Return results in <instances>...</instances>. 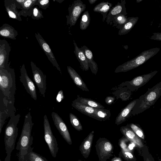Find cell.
<instances>
[{"label": "cell", "instance_id": "obj_12", "mask_svg": "<svg viewBox=\"0 0 161 161\" xmlns=\"http://www.w3.org/2000/svg\"><path fill=\"white\" fill-rule=\"evenodd\" d=\"M35 37L40 46L52 64L61 74V71L55 57L49 46L40 34L37 32L35 34Z\"/></svg>", "mask_w": 161, "mask_h": 161}, {"label": "cell", "instance_id": "obj_24", "mask_svg": "<svg viewBox=\"0 0 161 161\" xmlns=\"http://www.w3.org/2000/svg\"><path fill=\"white\" fill-rule=\"evenodd\" d=\"M73 43L75 47L74 53L79 62L81 68L84 70H88L89 67L87 59L84 52L80 48L78 47L74 40L73 41Z\"/></svg>", "mask_w": 161, "mask_h": 161}, {"label": "cell", "instance_id": "obj_35", "mask_svg": "<svg viewBox=\"0 0 161 161\" xmlns=\"http://www.w3.org/2000/svg\"><path fill=\"white\" fill-rule=\"evenodd\" d=\"M142 148V156L143 161H155L154 158L150 153L147 146L144 145Z\"/></svg>", "mask_w": 161, "mask_h": 161}, {"label": "cell", "instance_id": "obj_25", "mask_svg": "<svg viewBox=\"0 0 161 161\" xmlns=\"http://www.w3.org/2000/svg\"><path fill=\"white\" fill-rule=\"evenodd\" d=\"M112 4L107 2H103L97 5L93 8L94 12L100 13L103 16V21L106 20L107 15L112 7Z\"/></svg>", "mask_w": 161, "mask_h": 161}, {"label": "cell", "instance_id": "obj_50", "mask_svg": "<svg viewBox=\"0 0 161 161\" xmlns=\"http://www.w3.org/2000/svg\"></svg>", "mask_w": 161, "mask_h": 161}, {"label": "cell", "instance_id": "obj_43", "mask_svg": "<svg viewBox=\"0 0 161 161\" xmlns=\"http://www.w3.org/2000/svg\"><path fill=\"white\" fill-rule=\"evenodd\" d=\"M111 161H122L120 158L118 157H115L112 159Z\"/></svg>", "mask_w": 161, "mask_h": 161}, {"label": "cell", "instance_id": "obj_39", "mask_svg": "<svg viewBox=\"0 0 161 161\" xmlns=\"http://www.w3.org/2000/svg\"><path fill=\"white\" fill-rule=\"evenodd\" d=\"M129 141L125 136L119 140V144L121 148V149L126 150L129 149L126 145V142Z\"/></svg>", "mask_w": 161, "mask_h": 161}, {"label": "cell", "instance_id": "obj_18", "mask_svg": "<svg viewBox=\"0 0 161 161\" xmlns=\"http://www.w3.org/2000/svg\"><path fill=\"white\" fill-rule=\"evenodd\" d=\"M4 6L10 18L22 21L19 12L17 9V6L14 0H5Z\"/></svg>", "mask_w": 161, "mask_h": 161}, {"label": "cell", "instance_id": "obj_32", "mask_svg": "<svg viewBox=\"0 0 161 161\" xmlns=\"http://www.w3.org/2000/svg\"><path fill=\"white\" fill-rule=\"evenodd\" d=\"M69 117L70 123L73 127L78 131L82 130V125L78 118L71 113H69Z\"/></svg>", "mask_w": 161, "mask_h": 161}, {"label": "cell", "instance_id": "obj_14", "mask_svg": "<svg viewBox=\"0 0 161 161\" xmlns=\"http://www.w3.org/2000/svg\"><path fill=\"white\" fill-rule=\"evenodd\" d=\"M11 47L5 40H0V68L6 69L9 67L8 58Z\"/></svg>", "mask_w": 161, "mask_h": 161}, {"label": "cell", "instance_id": "obj_49", "mask_svg": "<svg viewBox=\"0 0 161 161\" xmlns=\"http://www.w3.org/2000/svg\"><path fill=\"white\" fill-rule=\"evenodd\" d=\"M160 161H161V160H159Z\"/></svg>", "mask_w": 161, "mask_h": 161}, {"label": "cell", "instance_id": "obj_44", "mask_svg": "<svg viewBox=\"0 0 161 161\" xmlns=\"http://www.w3.org/2000/svg\"><path fill=\"white\" fill-rule=\"evenodd\" d=\"M97 1V0H88V1L91 4L95 3Z\"/></svg>", "mask_w": 161, "mask_h": 161}, {"label": "cell", "instance_id": "obj_2", "mask_svg": "<svg viewBox=\"0 0 161 161\" xmlns=\"http://www.w3.org/2000/svg\"><path fill=\"white\" fill-rule=\"evenodd\" d=\"M34 124L30 112L25 116L21 135L16 149L19 150L18 161H28L29 154L32 148L33 137L31 132Z\"/></svg>", "mask_w": 161, "mask_h": 161}, {"label": "cell", "instance_id": "obj_15", "mask_svg": "<svg viewBox=\"0 0 161 161\" xmlns=\"http://www.w3.org/2000/svg\"><path fill=\"white\" fill-rule=\"evenodd\" d=\"M125 0H121L118 2L114 7H112L107 15L106 22L108 24H110L112 19L116 15L120 14L127 15Z\"/></svg>", "mask_w": 161, "mask_h": 161}, {"label": "cell", "instance_id": "obj_30", "mask_svg": "<svg viewBox=\"0 0 161 161\" xmlns=\"http://www.w3.org/2000/svg\"><path fill=\"white\" fill-rule=\"evenodd\" d=\"M76 100L80 103L91 107L96 108H104V107L101 104L90 99L78 97Z\"/></svg>", "mask_w": 161, "mask_h": 161}, {"label": "cell", "instance_id": "obj_27", "mask_svg": "<svg viewBox=\"0 0 161 161\" xmlns=\"http://www.w3.org/2000/svg\"><path fill=\"white\" fill-rule=\"evenodd\" d=\"M138 19L137 17L128 18L127 22L119 29L118 35H123L128 33L136 23Z\"/></svg>", "mask_w": 161, "mask_h": 161}, {"label": "cell", "instance_id": "obj_36", "mask_svg": "<svg viewBox=\"0 0 161 161\" xmlns=\"http://www.w3.org/2000/svg\"><path fill=\"white\" fill-rule=\"evenodd\" d=\"M130 127L135 133L140 138L144 139V135L142 130L138 126L134 124H130Z\"/></svg>", "mask_w": 161, "mask_h": 161}, {"label": "cell", "instance_id": "obj_17", "mask_svg": "<svg viewBox=\"0 0 161 161\" xmlns=\"http://www.w3.org/2000/svg\"><path fill=\"white\" fill-rule=\"evenodd\" d=\"M121 133L130 141L134 143L137 147L142 148L144 145L140 138L133 131L128 127L122 126L120 128Z\"/></svg>", "mask_w": 161, "mask_h": 161}, {"label": "cell", "instance_id": "obj_11", "mask_svg": "<svg viewBox=\"0 0 161 161\" xmlns=\"http://www.w3.org/2000/svg\"><path fill=\"white\" fill-rule=\"evenodd\" d=\"M52 117L54 124L64 140L70 145L72 141L68 128L61 117L57 113L53 112Z\"/></svg>", "mask_w": 161, "mask_h": 161}, {"label": "cell", "instance_id": "obj_31", "mask_svg": "<svg viewBox=\"0 0 161 161\" xmlns=\"http://www.w3.org/2000/svg\"><path fill=\"white\" fill-rule=\"evenodd\" d=\"M90 17L88 11L85 12L82 15L80 22V28L82 30H85L90 24Z\"/></svg>", "mask_w": 161, "mask_h": 161}, {"label": "cell", "instance_id": "obj_26", "mask_svg": "<svg viewBox=\"0 0 161 161\" xmlns=\"http://www.w3.org/2000/svg\"><path fill=\"white\" fill-rule=\"evenodd\" d=\"M37 0H25L21 5V10L19 12L20 16L26 17L31 16L34 6Z\"/></svg>", "mask_w": 161, "mask_h": 161}, {"label": "cell", "instance_id": "obj_7", "mask_svg": "<svg viewBox=\"0 0 161 161\" xmlns=\"http://www.w3.org/2000/svg\"><path fill=\"white\" fill-rule=\"evenodd\" d=\"M43 119L44 139L52 156L55 158L58 150V144L56 139L53 133L46 114L44 115Z\"/></svg>", "mask_w": 161, "mask_h": 161}, {"label": "cell", "instance_id": "obj_19", "mask_svg": "<svg viewBox=\"0 0 161 161\" xmlns=\"http://www.w3.org/2000/svg\"><path fill=\"white\" fill-rule=\"evenodd\" d=\"M68 72L74 83L83 91L89 92L86 84L76 71L69 66H67Z\"/></svg>", "mask_w": 161, "mask_h": 161}, {"label": "cell", "instance_id": "obj_37", "mask_svg": "<svg viewBox=\"0 0 161 161\" xmlns=\"http://www.w3.org/2000/svg\"><path fill=\"white\" fill-rule=\"evenodd\" d=\"M31 18L36 20H39L43 18L42 12L37 7H34L31 15Z\"/></svg>", "mask_w": 161, "mask_h": 161}, {"label": "cell", "instance_id": "obj_33", "mask_svg": "<svg viewBox=\"0 0 161 161\" xmlns=\"http://www.w3.org/2000/svg\"><path fill=\"white\" fill-rule=\"evenodd\" d=\"M33 149L32 147L29 153L28 161H48L44 157L34 152Z\"/></svg>", "mask_w": 161, "mask_h": 161}, {"label": "cell", "instance_id": "obj_3", "mask_svg": "<svg viewBox=\"0 0 161 161\" xmlns=\"http://www.w3.org/2000/svg\"><path fill=\"white\" fill-rule=\"evenodd\" d=\"M161 96V81L137 99L132 111L135 115L143 112L153 105Z\"/></svg>", "mask_w": 161, "mask_h": 161}, {"label": "cell", "instance_id": "obj_40", "mask_svg": "<svg viewBox=\"0 0 161 161\" xmlns=\"http://www.w3.org/2000/svg\"><path fill=\"white\" fill-rule=\"evenodd\" d=\"M150 38L152 40L157 41H161V32H154Z\"/></svg>", "mask_w": 161, "mask_h": 161}, {"label": "cell", "instance_id": "obj_42", "mask_svg": "<svg viewBox=\"0 0 161 161\" xmlns=\"http://www.w3.org/2000/svg\"><path fill=\"white\" fill-rule=\"evenodd\" d=\"M114 100V98L112 97H108L105 99V101L107 104L108 105H110L111 104Z\"/></svg>", "mask_w": 161, "mask_h": 161}, {"label": "cell", "instance_id": "obj_41", "mask_svg": "<svg viewBox=\"0 0 161 161\" xmlns=\"http://www.w3.org/2000/svg\"><path fill=\"white\" fill-rule=\"evenodd\" d=\"M64 98L63 92L62 90L58 92L56 97V101L57 102H60Z\"/></svg>", "mask_w": 161, "mask_h": 161}, {"label": "cell", "instance_id": "obj_16", "mask_svg": "<svg viewBox=\"0 0 161 161\" xmlns=\"http://www.w3.org/2000/svg\"><path fill=\"white\" fill-rule=\"evenodd\" d=\"M94 132L92 131L84 140L79 147V150L84 158H87L89 157L92 147Z\"/></svg>", "mask_w": 161, "mask_h": 161}, {"label": "cell", "instance_id": "obj_9", "mask_svg": "<svg viewBox=\"0 0 161 161\" xmlns=\"http://www.w3.org/2000/svg\"><path fill=\"white\" fill-rule=\"evenodd\" d=\"M31 65L33 80L38 87L41 94L45 97L46 89V76L33 61H31Z\"/></svg>", "mask_w": 161, "mask_h": 161}, {"label": "cell", "instance_id": "obj_5", "mask_svg": "<svg viewBox=\"0 0 161 161\" xmlns=\"http://www.w3.org/2000/svg\"><path fill=\"white\" fill-rule=\"evenodd\" d=\"M160 50L159 48L155 47L145 50L132 59L119 65L114 72H125L136 68L155 55Z\"/></svg>", "mask_w": 161, "mask_h": 161}, {"label": "cell", "instance_id": "obj_46", "mask_svg": "<svg viewBox=\"0 0 161 161\" xmlns=\"http://www.w3.org/2000/svg\"><path fill=\"white\" fill-rule=\"evenodd\" d=\"M143 0H137L136 1V2L137 3H140V2H141V1H142Z\"/></svg>", "mask_w": 161, "mask_h": 161}, {"label": "cell", "instance_id": "obj_20", "mask_svg": "<svg viewBox=\"0 0 161 161\" xmlns=\"http://www.w3.org/2000/svg\"><path fill=\"white\" fill-rule=\"evenodd\" d=\"M137 100L138 99H136L131 102L122 110L116 119L115 124L118 125L122 123L125 120L136 104Z\"/></svg>", "mask_w": 161, "mask_h": 161}, {"label": "cell", "instance_id": "obj_34", "mask_svg": "<svg viewBox=\"0 0 161 161\" xmlns=\"http://www.w3.org/2000/svg\"><path fill=\"white\" fill-rule=\"evenodd\" d=\"M121 154L124 159L127 161H136V159L131 151L129 149H121Z\"/></svg>", "mask_w": 161, "mask_h": 161}, {"label": "cell", "instance_id": "obj_1", "mask_svg": "<svg viewBox=\"0 0 161 161\" xmlns=\"http://www.w3.org/2000/svg\"><path fill=\"white\" fill-rule=\"evenodd\" d=\"M16 90L14 69L0 68V134L6 119L15 115Z\"/></svg>", "mask_w": 161, "mask_h": 161}, {"label": "cell", "instance_id": "obj_6", "mask_svg": "<svg viewBox=\"0 0 161 161\" xmlns=\"http://www.w3.org/2000/svg\"><path fill=\"white\" fill-rule=\"evenodd\" d=\"M99 161H107L113 156L114 147L110 142L105 138H100L95 145Z\"/></svg>", "mask_w": 161, "mask_h": 161}, {"label": "cell", "instance_id": "obj_29", "mask_svg": "<svg viewBox=\"0 0 161 161\" xmlns=\"http://www.w3.org/2000/svg\"><path fill=\"white\" fill-rule=\"evenodd\" d=\"M127 15L118 14L112 19L110 25H113V26H115L119 29L127 22Z\"/></svg>", "mask_w": 161, "mask_h": 161}, {"label": "cell", "instance_id": "obj_45", "mask_svg": "<svg viewBox=\"0 0 161 161\" xmlns=\"http://www.w3.org/2000/svg\"><path fill=\"white\" fill-rule=\"evenodd\" d=\"M55 1H57V2H58V3H61L64 0H56Z\"/></svg>", "mask_w": 161, "mask_h": 161}, {"label": "cell", "instance_id": "obj_28", "mask_svg": "<svg viewBox=\"0 0 161 161\" xmlns=\"http://www.w3.org/2000/svg\"><path fill=\"white\" fill-rule=\"evenodd\" d=\"M110 111L108 109L96 108L92 118L99 121H105L108 119L110 116Z\"/></svg>", "mask_w": 161, "mask_h": 161}, {"label": "cell", "instance_id": "obj_38", "mask_svg": "<svg viewBox=\"0 0 161 161\" xmlns=\"http://www.w3.org/2000/svg\"><path fill=\"white\" fill-rule=\"evenodd\" d=\"M49 3V0H37L36 5H37L39 8L45 10L48 7Z\"/></svg>", "mask_w": 161, "mask_h": 161}, {"label": "cell", "instance_id": "obj_4", "mask_svg": "<svg viewBox=\"0 0 161 161\" xmlns=\"http://www.w3.org/2000/svg\"><path fill=\"white\" fill-rule=\"evenodd\" d=\"M20 115L18 114L12 116L7 125L4 134L5 149L7 155L4 161H10L11 153L14 149L15 142L18 134L17 125L19 120Z\"/></svg>", "mask_w": 161, "mask_h": 161}, {"label": "cell", "instance_id": "obj_47", "mask_svg": "<svg viewBox=\"0 0 161 161\" xmlns=\"http://www.w3.org/2000/svg\"><path fill=\"white\" fill-rule=\"evenodd\" d=\"M83 161V160H79L77 161Z\"/></svg>", "mask_w": 161, "mask_h": 161}, {"label": "cell", "instance_id": "obj_48", "mask_svg": "<svg viewBox=\"0 0 161 161\" xmlns=\"http://www.w3.org/2000/svg\"><path fill=\"white\" fill-rule=\"evenodd\" d=\"M0 161H2L1 160V159H0Z\"/></svg>", "mask_w": 161, "mask_h": 161}, {"label": "cell", "instance_id": "obj_23", "mask_svg": "<svg viewBox=\"0 0 161 161\" xmlns=\"http://www.w3.org/2000/svg\"><path fill=\"white\" fill-rule=\"evenodd\" d=\"M72 106L81 113L91 118L94 114L96 109V108L89 107L80 103L76 99L73 101Z\"/></svg>", "mask_w": 161, "mask_h": 161}, {"label": "cell", "instance_id": "obj_13", "mask_svg": "<svg viewBox=\"0 0 161 161\" xmlns=\"http://www.w3.org/2000/svg\"><path fill=\"white\" fill-rule=\"evenodd\" d=\"M158 72V71L155 70L147 74L136 76L128 82V87L132 91L137 90L148 82Z\"/></svg>", "mask_w": 161, "mask_h": 161}, {"label": "cell", "instance_id": "obj_21", "mask_svg": "<svg viewBox=\"0 0 161 161\" xmlns=\"http://www.w3.org/2000/svg\"><path fill=\"white\" fill-rule=\"evenodd\" d=\"M80 48L83 51L87 59L89 67L92 72L96 75L98 70L97 65L93 60V57L92 52L85 45L81 47Z\"/></svg>", "mask_w": 161, "mask_h": 161}, {"label": "cell", "instance_id": "obj_8", "mask_svg": "<svg viewBox=\"0 0 161 161\" xmlns=\"http://www.w3.org/2000/svg\"><path fill=\"white\" fill-rule=\"evenodd\" d=\"M86 8V4L80 0L74 1L68 8L69 14L66 16L67 25L70 27L75 25L81 13Z\"/></svg>", "mask_w": 161, "mask_h": 161}, {"label": "cell", "instance_id": "obj_10", "mask_svg": "<svg viewBox=\"0 0 161 161\" xmlns=\"http://www.w3.org/2000/svg\"><path fill=\"white\" fill-rule=\"evenodd\" d=\"M20 80L22 83L26 92L34 100H36L37 96L35 85L29 76L25 66L23 64L20 68Z\"/></svg>", "mask_w": 161, "mask_h": 161}, {"label": "cell", "instance_id": "obj_22", "mask_svg": "<svg viewBox=\"0 0 161 161\" xmlns=\"http://www.w3.org/2000/svg\"><path fill=\"white\" fill-rule=\"evenodd\" d=\"M18 35V31L11 25L4 24L0 27V36L15 40Z\"/></svg>", "mask_w": 161, "mask_h": 161}]
</instances>
